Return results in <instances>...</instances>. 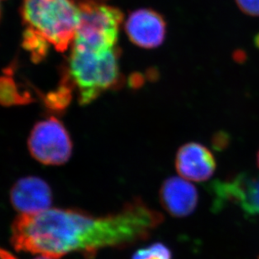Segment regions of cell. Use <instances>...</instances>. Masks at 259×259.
Instances as JSON below:
<instances>
[{
    "label": "cell",
    "mask_w": 259,
    "mask_h": 259,
    "mask_svg": "<svg viewBox=\"0 0 259 259\" xmlns=\"http://www.w3.org/2000/svg\"><path fill=\"white\" fill-rule=\"evenodd\" d=\"M162 222L158 212L139 199L107 217L48 209L37 214H20L13 222L10 242L19 252L56 258L79 252L92 257L104 248L125 247L146 239Z\"/></svg>",
    "instance_id": "1"
},
{
    "label": "cell",
    "mask_w": 259,
    "mask_h": 259,
    "mask_svg": "<svg viewBox=\"0 0 259 259\" xmlns=\"http://www.w3.org/2000/svg\"><path fill=\"white\" fill-rule=\"evenodd\" d=\"M22 16L25 32L37 35L59 52L74 40L79 10L72 0H24Z\"/></svg>",
    "instance_id": "2"
},
{
    "label": "cell",
    "mask_w": 259,
    "mask_h": 259,
    "mask_svg": "<svg viewBox=\"0 0 259 259\" xmlns=\"http://www.w3.org/2000/svg\"><path fill=\"white\" fill-rule=\"evenodd\" d=\"M117 48L94 51L72 47L69 58V79L79 93V102L86 105L105 91L121 82Z\"/></svg>",
    "instance_id": "3"
},
{
    "label": "cell",
    "mask_w": 259,
    "mask_h": 259,
    "mask_svg": "<svg viewBox=\"0 0 259 259\" xmlns=\"http://www.w3.org/2000/svg\"><path fill=\"white\" fill-rule=\"evenodd\" d=\"M77 4L79 21L72 47L94 51L116 48L123 13L101 0H80Z\"/></svg>",
    "instance_id": "4"
},
{
    "label": "cell",
    "mask_w": 259,
    "mask_h": 259,
    "mask_svg": "<svg viewBox=\"0 0 259 259\" xmlns=\"http://www.w3.org/2000/svg\"><path fill=\"white\" fill-rule=\"evenodd\" d=\"M30 152L35 159L48 165H60L72 154V142L64 125L55 118L38 123L29 139Z\"/></svg>",
    "instance_id": "5"
},
{
    "label": "cell",
    "mask_w": 259,
    "mask_h": 259,
    "mask_svg": "<svg viewBox=\"0 0 259 259\" xmlns=\"http://www.w3.org/2000/svg\"><path fill=\"white\" fill-rule=\"evenodd\" d=\"M212 192L217 208L234 203L246 214H259V177L243 174L227 181H217L212 185Z\"/></svg>",
    "instance_id": "6"
},
{
    "label": "cell",
    "mask_w": 259,
    "mask_h": 259,
    "mask_svg": "<svg viewBox=\"0 0 259 259\" xmlns=\"http://www.w3.org/2000/svg\"><path fill=\"white\" fill-rule=\"evenodd\" d=\"M125 30L133 44L145 49L159 47L166 35V22L155 10L141 9L131 13Z\"/></svg>",
    "instance_id": "7"
},
{
    "label": "cell",
    "mask_w": 259,
    "mask_h": 259,
    "mask_svg": "<svg viewBox=\"0 0 259 259\" xmlns=\"http://www.w3.org/2000/svg\"><path fill=\"white\" fill-rule=\"evenodd\" d=\"M10 201L21 214H37L49 209L53 194L50 187L42 180L35 177L24 178L12 188Z\"/></svg>",
    "instance_id": "8"
},
{
    "label": "cell",
    "mask_w": 259,
    "mask_h": 259,
    "mask_svg": "<svg viewBox=\"0 0 259 259\" xmlns=\"http://www.w3.org/2000/svg\"><path fill=\"white\" fill-rule=\"evenodd\" d=\"M176 168L186 180L203 182L214 172L217 164L208 148L199 143H188L180 147L176 156Z\"/></svg>",
    "instance_id": "9"
},
{
    "label": "cell",
    "mask_w": 259,
    "mask_h": 259,
    "mask_svg": "<svg viewBox=\"0 0 259 259\" xmlns=\"http://www.w3.org/2000/svg\"><path fill=\"white\" fill-rule=\"evenodd\" d=\"M160 201L175 217H186L196 209L199 195L196 188L180 178L167 179L160 190Z\"/></svg>",
    "instance_id": "10"
},
{
    "label": "cell",
    "mask_w": 259,
    "mask_h": 259,
    "mask_svg": "<svg viewBox=\"0 0 259 259\" xmlns=\"http://www.w3.org/2000/svg\"><path fill=\"white\" fill-rule=\"evenodd\" d=\"M132 259H174L172 252L166 245L153 243L135 252Z\"/></svg>",
    "instance_id": "11"
},
{
    "label": "cell",
    "mask_w": 259,
    "mask_h": 259,
    "mask_svg": "<svg viewBox=\"0 0 259 259\" xmlns=\"http://www.w3.org/2000/svg\"><path fill=\"white\" fill-rule=\"evenodd\" d=\"M0 102L8 105L24 102V97L19 95L15 82L10 77H0Z\"/></svg>",
    "instance_id": "12"
},
{
    "label": "cell",
    "mask_w": 259,
    "mask_h": 259,
    "mask_svg": "<svg viewBox=\"0 0 259 259\" xmlns=\"http://www.w3.org/2000/svg\"><path fill=\"white\" fill-rule=\"evenodd\" d=\"M242 12L250 16H259V0H236Z\"/></svg>",
    "instance_id": "13"
},
{
    "label": "cell",
    "mask_w": 259,
    "mask_h": 259,
    "mask_svg": "<svg viewBox=\"0 0 259 259\" xmlns=\"http://www.w3.org/2000/svg\"><path fill=\"white\" fill-rule=\"evenodd\" d=\"M0 259H16V257L6 250L0 248Z\"/></svg>",
    "instance_id": "14"
},
{
    "label": "cell",
    "mask_w": 259,
    "mask_h": 259,
    "mask_svg": "<svg viewBox=\"0 0 259 259\" xmlns=\"http://www.w3.org/2000/svg\"><path fill=\"white\" fill-rule=\"evenodd\" d=\"M254 43L256 47L259 49V33L257 34V35L254 38Z\"/></svg>",
    "instance_id": "15"
},
{
    "label": "cell",
    "mask_w": 259,
    "mask_h": 259,
    "mask_svg": "<svg viewBox=\"0 0 259 259\" xmlns=\"http://www.w3.org/2000/svg\"><path fill=\"white\" fill-rule=\"evenodd\" d=\"M35 259H59V258H56V257H48V256H41V255H40L39 257H36V258Z\"/></svg>",
    "instance_id": "16"
},
{
    "label": "cell",
    "mask_w": 259,
    "mask_h": 259,
    "mask_svg": "<svg viewBox=\"0 0 259 259\" xmlns=\"http://www.w3.org/2000/svg\"><path fill=\"white\" fill-rule=\"evenodd\" d=\"M257 164H258V167H259V152H258V154H257Z\"/></svg>",
    "instance_id": "17"
},
{
    "label": "cell",
    "mask_w": 259,
    "mask_h": 259,
    "mask_svg": "<svg viewBox=\"0 0 259 259\" xmlns=\"http://www.w3.org/2000/svg\"><path fill=\"white\" fill-rule=\"evenodd\" d=\"M1 1H2V0H0V10H1Z\"/></svg>",
    "instance_id": "18"
}]
</instances>
